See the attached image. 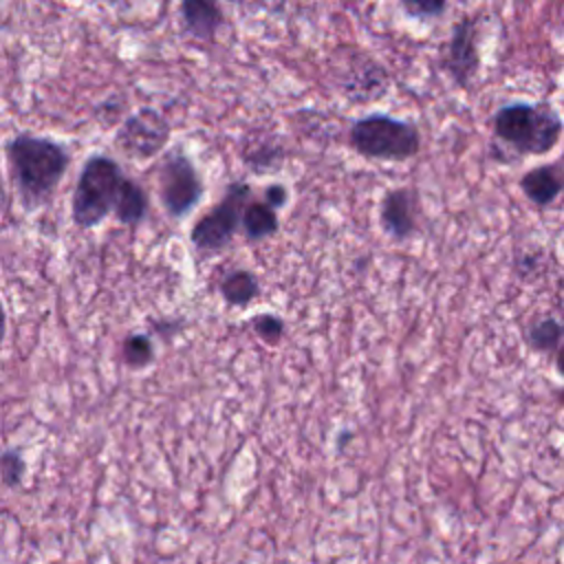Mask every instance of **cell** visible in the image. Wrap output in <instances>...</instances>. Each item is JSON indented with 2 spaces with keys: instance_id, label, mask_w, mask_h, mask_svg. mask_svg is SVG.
<instances>
[{
  "instance_id": "obj_1",
  "label": "cell",
  "mask_w": 564,
  "mask_h": 564,
  "mask_svg": "<svg viewBox=\"0 0 564 564\" xmlns=\"http://www.w3.org/2000/svg\"><path fill=\"white\" fill-rule=\"evenodd\" d=\"M7 156L26 209L46 203L68 167V154L59 143L33 134L13 137L7 145Z\"/></svg>"
},
{
  "instance_id": "obj_2",
  "label": "cell",
  "mask_w": 564,
  "mask_h": 564,
  "mask_svg": "<svg viewBox=\"0 0 564 564\" xmlns=\"http://www.w3.org/2000/svg\"><path fill=\"white\" fill-rule=\"evenodd\" d=\"M123 178L126 176L112 159L101 154L90 156L79 172L73 194V220L84 229L99 225L115 212Z\"/></svg>"
},
{
  "instance_id": "obj_3",
  "label": "cell",
  "mask_w": 564,
  "mask_h": 564,
  "mask_svg": "<svg viewBox=\"0 0 564 564\" xmlns=\"http://www.w3.org/2000/svg\"><path fill=\"white\" fill-rule=\"evenodd\" d=\"M494 130L520 154H544L555 145L562 121L544 106L511 104L496 112Z\"/></svg>"
},
{
  "instance_id": "obj_4",
  "label": "cell",
  "mask_w": 564,
  "mask_h": 564,
  "mask_svg": "<svg viewBox=\"0 0 564 564\" xmlns=\"http://www.w3.org/2000/svg\"><path fill=\"white\" fill-rule=\"evenodd\" d=\"M355 150L370 159H408L419 150V130L410 121L386 115H368L352 123Z\"/></svg>"
},
{
  "instance_id": "obj_5",
  "label": "cell",
  "mask_w": 564,
  "mask_h": 564,
  "mask_svg": "<svg viewBox=\"0 0 564 564\" xmlns=\"http://www.w3.org/2000/svg\"><path fill=\"white\" fill-rule=\"evenodd\" d=\"M249 194L251 187L247 183H231L220 203L198 218L189 234V240L198 253H218L234 240L238 227L242 225Z\"/></svg>"
},
{
  "instance_id": "obj_6",
  "label": "cell",
  "mask_w": 564,
  "mask_h": 564,
  "mask_svg": "<svg viewBox=\"0 0 564 564\" xmlns=\"http://www.w3.org/2000/svg\"><path fill=\"white\" fill-rule=\"evenodd\" d=\"M159 194L165 212L172 218H183L200 200L203 183L183 152L165 156L159 170Z\"/></svg>"
},
{
  "instance_id": "obj_7",
  "label": "cell",
  "mask_w": 564,
  "mask_h": 564,
  "mask_svg": "<svg viewBox=\"0 0 564 564\" xmlns=\"http://www.w3.org/2000/svg\"><path fill=\"white\" fill-rule=\"evenodd\" d=\"M170 128L167 121L152 108L139 110L128 117L117 132V148L132 159H150L154 156L163 143L167 141Z\"/></svg>"
},
{
  "instance_id": "obj_8",
  "label": "cell",
  "mask_w": 564,
  "mask_h": 564,
  "mask_svg": "<svg viewBox=\"0 0 564 564\" xmlns=\"http://www.w3.org/2000/svg\"><path fill=\"white\" fill-rule=\"evenodd\" d=\"M381 227L394 240H405L416 229L414 216V196L410 189H392L381 200Z\"/></svg>"
},
{
  "instance_id": "obj_9",
  "label": "cell",
  "mask_w": 564,
  "mask_h": 564,
  "mask_svg": "<svg viewBox=\"0 0 564 564\" xmlns=\"http://www.w3.org/2000/svg\"><path fill=\"white\" fill-rule=\"evenodd\" d=\"M476 33L471 20H463L460 24L454 26L452 42H449V53H447V68L456 84L465 86L471 77V73L478 66V55H476Z\"/></svg>"
},
{
  "instance_id": "obj_10",
  "label": "cell",
  "mask_w": 564,
  "mask_h": 564,
  "mask_svg": "<svg viewBox=\"0 0 564 564\" xmlns=\"http://www.w3.org/2000/svg\"><path fill=\"white\" fill-rule=\"evenodd\" d=\"M527 346L540 355H553L564 344V322L551 313L533 315L524 328Z\"/></svg>"
},
{
  "instance_id": "obj_11",
  "label": "cell",
  "mask_w": 564,
  "mask_h": 564,
  "mask_svg": "<svg viewBox=\"0 0 564 564\" xmlns=\"http://www.w3.org/2000/svg\"><path fill=\"white\" fill-rule=\"evenodd\" d=\"M181 15L185 22V29L200 40L214 37V33L223 22L218 0H183Z\"/></svg>"
},
{
  "instance_id": "obj_12",
  "label": "cell",
  "mask_w": 564,
  "mask_h": 564,
  "mask_svg": "<svg viewBox=\"0 0 564 564\" xmlns=\"http://www.w3.org/2000/svg\"><path fill=\"white\" fill-rule=\"evenodd\" d=\"M520 189L524 192V196L538 205V207H546L551 205L557 194L562 192V178L560 174L551 167V165H540L529 170L522 178H520Z\"/></svg>"
},
{
  "instance_id": "obj_13",
  "label": "cell",
  "mask_w": 564,
  "mask_h": 564,
  "mask_svg": "<svg viewBox=\"0 0 564 564\" xmlns=\"http://www.w3.org/2000/svg\"><path fill=\"white\" fill-rule=\"evenodd\" d=\"M220 295L227 304L231 306H247L249 302H253L260 293V282L258 278L247 271V269H234L229 273L223 275L220 284Z\"/></svg>"
},
{
  "instance_id": "obj_14",
  "label": "cell",
  "mask_w": 564,
  "mask_h": 564,
  "mask_svg": "<svg viewBox=\"0 0 564 564\" xmlns=\"http://www.w3.org/2000/svg\"><path fill=\"white\" fill-rule=\"evenodd\" d=\"M148 212V194L130 178H123L121 189H119V198L115 205V218L121 225H139L145 218Z\"/></svg>"
},
{
  "instance_id": "obj_15",
  "label": "cell",
  "mask_w": 564,
  "mask_h": 564,
  "mask_svg": "<svg viewBox=\"0 0 564 564\" xmlns=\"http://www.w3.org/2000/svg\"><path fill=\"white\" fill-rule=\"evenodd\" d=\"M242 231L249 240H262L278 231V214L267 200H253L245 207Z\"/></svg>"
},
{
  "instance_id": "obj_16",
  "label": "cell",
  "mask_w": 564,
  "mask_h": 564,
  "mask_svg": "<svg viewBox=\"0 0 564 564\" xmlns=\"http://www.w3.org/2000/svg\"><path fill=\"white\" fill-rule=\"evenodd\" d=\"M154 359L152 339L143 333H132L121 341V361L128 368H143Z\"/></svg>"
},
{
  "instance_id": "obj_17",
  "label": "cell",
  "mask_w": 564,
  "mask_h": 564,
  "mask_svg": "<svg viewBox=\"0 0 564 564\" xmlns=\"http://www.w3.org/2000/svg\"><path fill=\"white\" fill-rule=\"evenodd\" d=\"M251 328L253 333L264 341V344H278L284 335V322L273 315V313H260L251 319Z\"/></svg>"
},
{
  "instance_id": "obj_18",
  "label": "cell",
  "mask_w": 564,
  "mask_h": 564,
  "mask_svg": "<svg viewBox=\"0 0 564 564\" xmlns=\"http://www.w3.org/2000/svg\"><path fill=\"white\" fill-rule=\"evenodd\" d=\"M24 458L20 452L15 449H7L2 454V480L7 487H15L22 482V476H24Z\"/></svg>"
},
{
  "instance_id": "obj_19",
  "label": "cell",
  "mask_w": 564,
  "mask_h": 564,
  "mask_svg": "<svg viewBox=\"0 0 564 564\" xmlns=\"http://www.w3.org/2000/svg\"><path fill=\"white\" fill-rule=\"evenodd\" d=\"M401 4L412 18H436L445 11V0H401Z\"/></svg>"
},
{
  "instance_id": "obj_20",
  "label": "cell",
  "mask_w": 564,
  "mask_h": 564,
  "mask_svg": "<svg viewBox=\"0 0 564 564\" xmlns=\"http://www.w3.org/2000/svg\"><path fill=\"white\" fill-rule=\"evenodd\" d=\"M286 198H289V192H286V187H282V185H269L267 187V192H264V200L271 205V207H282L284 203H286Z\"/></svg>"
},
{
  "instance_id": "obj_21",
  "label": "cell",
  "mask_w": 564,
  "mask_h": 564,
  "mask_svg": "<svg viewBox=\"0 0 564 564\" xmlns=\"http://www.w3.org/2000/svg\"><path fill=\"white\" fill-rule=\"evenodd\" d=\"M555 372L564 379V344L555 352Z\"/></svg>"
}]
</instances>
